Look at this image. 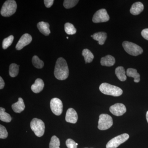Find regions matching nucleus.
<instances>
[{
	"mask_svg": "<svg viewBox=\"0 0 148 148\" xmlns=\"http://www.w3.org/2000/svg\"><path fill=\"white\" fill-rule=\"evenodd\" d=\"M5 82L1 77H0V89H2L5 86Z\"/></svg>",
	"mask_w": 148,
	"mask_h": 148,
	"instance_id": "obj_33",
	"label": "nucleus"
},
{
	"mask_svg": "<svg viewBox=\"0 0 148 148\" xmlns=\"http://www.w3.org/2000/svg\"><path fill=\"white\" fill-rule=\"evenodd\" d=\"M115 74L121 81L124 82L127 79L125 70L123 67L119 66L116 68L115 69Z\"/></svg>",
	"mask_w": 148,
	"mask_h": 148,
	"instance_id": "obj_20",
	"label": "nucleus"
},
{
	"mask_svg": "<svg viewBox=\"0 0 148 148\" xmlns=\"http://www.w3.org/2000/svg\"><path fill=\"white\" fill-rule=\"evenodd\" d=\"M30 126L37 137H41L43 135L45 131V125L42 120L37 118L33 119Z\"/></svg>",
	"mask_w": 148,
	"mask_h": 148,
	"instance_id": "obj_4",
	"label": "nucleus"
},
{
	"mask_svg": "<svg viewBox=\"0 0 148 148\" xmlns=\"http://www.w3.org/2000/svg\"><path fill=\"white\" fill-rule=\"evenodd\" d=\"M16 8L17 4L15 1L8 0L6 1L1 9V14L4 17H9L15 13Z\"/></svg>",
	"mask_w": 148,
	"mask_h": 148,
	"instance_id": "obj_3",
	"label": "nucleus"
},
{
	"mask_svg": "<svg viewBox=\"0 0 148 148\" xmlns=\"http://www.w3.org/2000/svg\"><path fill=\"white\" fill-rule=\"evenodd\" d=\"M54 76L59 80H64L68 77L69 69L66 60L62 57L57 59L54 71Z\"/></svg>",
	"mask_w": 148,
	"mask_h": 148,
	"instance_id": "obj_1",
	"label": "nucleus"
},
{
	"mask_svg": "<svg viewBox=\"0 0 148 148\" xmlns=\"http://www.w3.org/2000/svg\"><path fill=\"white\" fill-rule=\"evenodd\" d=\"M18 65L15 64H10L9 67V75L12 77H14L18 75L19 68Z\"/></svg>",
	"mask_w": 148,
	"mask_h": 148,
	"instance_id": "obj_23",
	"label": "nucleus"
},
{
	"mask_svg": "<svg viewBox=\"0 0 148 148\" xmlns=\"http://www.w3.org/2000/svg\"><path fill=\"white\" fill-rule=\"evenodd\" d=\"M77 120L78 115L76 111L72 108L68 109L66 113V121L70 123H75Z\"/></svg>",
	"mask_w": 148,
	"mask_h": 148,
	"instance_id": "obj_12",
	"label": "nucleus"
},
{
	"mask_svg": "<svg viewBox=\"0 0 148 148\" xmlns=\"http://www.w3.org/2000/svg\"><path fill=\"white\" fill-rule=\"evenodd\" d=\"M82 55L84 57L86 64L91 63L94 58L93 54L87 49H85L82 51Z\"/></svg>",
	"mask_w": 148,
	"mask_h": 148,
	"instance_id": "obj_21",
	"label": "nucleus"
},
{
	"mask_svg": "<svg viewBox=\"0 0 148 148\" xmlns=\"http://www.w3.org/2000/svg\"></svg>",
	"mask_w": 148,
	"mask_h": 148,
	"instance_id": "obj_37",
	"label": "nucleus"
},
{
	"mask_svg": "<svg viewBox=\"0 0 148 148\" xmlns=\"http://www.w3.org/2000/svg\"><path fill=\"white\" fill-rule=\"evenodd\" d=\"M14 38L13 36L11 35L3 40L2 43V47L4 49H7L11 45L13 41Z\"/></svg>",
	"mask_w": 148,
	"mask_h": 148,
	"instance_id": "obj_27",
	"label": "nucleus"
},
{
	"mask_svg": "<svg viewBox=\"0 0 148 148\" xmlns=\"http://www.w3.org/2000/svg\"><path fill=\"white\" fill-rule=\"evenodd\" d=\"M115 63V59L113 56L110 55L106 56L101 58V64L102 66L110 67Z\"/></svg>",
	"mask_w": 148,
	"mask_h": 148,
	"instance_id": "obj_17",
	"label": "nucleus"
},
{
	"mask_svg": "<svg viewBox=\"0 0 148 148\" xmlns=\"http://www.w3.org/2000/svg\"><path fill=\"white\" fill-rule=\"evenodd\" d=\"M146 119H147V121L148 123V111L147 112V114H146Z\"/></svg>",
	"mask_w": 148,
	"mask_h": 148,
	"instance_id": "obj_34",
	"label": "nucleus"
},
{
	"mask_svg": "<svg viewBox=\"0 0 148 148\" xmlns=\"http://www.w3.org/2000/svg\"><path fill=\"white\" fill-rule=\"evenodd\" d=\"M99 89L105 95H112L115 97L120 96L123 93L121 88L107 83H103L101 84Z\"/></svg>",
	"mask_w": 148,
	"mask_h": 148,
	"instance_id": "obj_2",
	"label": "nucleus"
},
{
	"mask_svg": "<svg viewBox=\"0 0 148 148\" xmlns=\"http://www.w3.org/2000/svg\"><path fill=\"white\" fill-rule=\"evenodd\" d=\"M66 145L68 148H77L78 145L77 143H76L73 140L71 139H68L66 142Z\"/></svg>",
	"mask_w": 148,
	"mask_h": 148,
	"instance_id": "obj_30",
	"label": "nucleus"
},
{
	"mask_svg": "<svg viewBox=\"0 0 148 148\" xmlns=\"http://www.w3.org/2000/svg\"><path fill=\"white\" fill-rule=\"evenodd\" d=\"M12 108L15 113H20L23 112L25 108V104L23 99L21 98H18V101L12 104Z\"/></svg>",
	"mask_w": 148,
	"mask_h": 148,
	"instance_id": "obj_15",
	"label": "nucleus"
},
{
	"mask_svg": "<svg viewBox=\"0 0 148 148\" xmlns=\"http://www.w3.org/2000/svg\"><path fill=\"white\" fill-rule=\"evenodd\" d=\"M110 16L105 9H101L97 11L92 17V21L95 23L106 22L108 21Z\"/></svg>",
	"mask_w": 148,
	"mask_h": 148,
	"instance_id": "obj_8",
	"label": "nucleus"
},
{
	"mask_svg": "<svg viewBox=\"0 0 148 148\" xmlns=\"http://www.w3.org/2000/svg\"><path fill=\"white\" fill-rule=\"evenodd\" d=\"M113 122L112 118L108 114H101L99 116L98 127L101 130H106L112 127Z\"/></svg>",
	"mask_w": 148,
	"mask_h": 148,
	"instance_id": "obj_6",
	"label": "nucleus"
},
{
	"mask_svg": "<svg viewBox=\"0 0 148 148\" xmlns=\"http://www.w3.org/2000/svg\"><path fill=\"white\" fill-rule=\"evenodd\" d=\"M50 108L54 114L60 115L63 112V103L59 98H52L50 101Z\"/></svg>",
	"mask_w": 148,
	"mask_h": 148,
	"instance_id": "obj_9",
	"label": "nucleus"
},
{
	"mask_svg": "<svg viewBox=\"0 0 148 148\" xmlns=\"http://www.w3.org/2000/svg\"><path fill=\"white\" fill-rule=\"evenodd\" d=\"M144 9V6L143 3L138 2L132 4L130 9V12L134 15H137L141 13Z\"/></svg>",
	"mask_w": 148,
	"mask_h": 148,
	"instance_id": "obj_13",
	"label": "nucleus"
},
{
	"mask_svg": "<svg viewBox=\"0 0 148 148\" xmlns=\"http://www.w3.org/2000/svg\"><path fill=\"white\" fill-rule=\"evenodd\" d=\"M37 27L40 32L45 36H49L50 34L49 24L47 22L40 21L37 24Z\"/></svg>",
	"mask_w": 148,
	"mask_h": 148,
	"instance_id": "obj_16",
	"label": "nucleus"
},
{
	"mask_svg": "<svg viewBox=\"0 0 148 148\" xmlns=\"http://www.w3.org/2000/svg\"><path fill=\"white\" fill-rule=\"evenodd\" d=\"M5 109L0 108V120L5 122L9 123L12 120V118L9 114L5 112Z\"/></svg>",
	"mask_w": 148,
	"mask_h": 148,
	"instance_id": "obj_22",
	"label": "nucleus"
},
{
	"mask_svg": "<svg viewBox=\"0 0 148 148\" xmlns=\"http://www.w3.org/2000/svg\"><path fill=\"white\" fill-rule=\"evenodd\" d=\"M60 140L59 138L56 136L54 135L51 137L50 143H49V148H60Z\"/></svg>",
	"mask_w": 148,
	"mask_h": 148,
	"instance_id": "obj_26",
	"label": "nucleus"
},
{
	"mask_svg": "<svg viewBox=\"0 0 148 148\" xmlns=\"http://www.w3.org/2000/svg\"><path fill=\"white\" fill-rule=\"evenodd\" d=\"M141 35L145 39L148 40V29L143 30L141 32Z\"/></svg>",
	"mask_w": 148,
	"mask_h": 148,
	"instance_id": "obj_32",
	"label": "nucleus"
},
{
	"mask_svg": "<svg viewBox=\"0 0 148 148\" xmlns=\"http://www.w3.org/2000/svg\"><path fill=\"white\" fill-rule=\"evenodd\" d=\"M67 38V39H69V37H67V38Z\"/></svg>",
	"mask_w": 148,
	"mask_h": 148,
	"instance_id": "obj_35",
	"label": "nucleus"
},
{
	"mask_svg": "<svg viewBox=\"0 0 148 148\" xmlns=\"http://www.w3.org/2000/svg\"><path fill=\"white\" fill-rule=\"evenodd\" d=\"M32 63L35 67L38 69H42L44 64L42 61L37 56H33L32 60Z\"/></svg>",
	"mask_w": 148,
	"mask_h": 148,
	"instance_id": "obj_25",
	"label": "nucleus"
},
{
	"mask_svg": "<svg viewBox=\"0 0 148 148\" xmlns=\"http://www.w3.org/2000/svg\"><path fill=\"white\" fill-rule=\"evenodd\" d=\"M107 38V34L106 32H99L93 35L92 38L98 41V44L102 45L104 44Z\"/></svg>",
	"mask_w": 148,
	"mask_h": 148,
	"instance_id": "obj_18",
	"label": "nucleus"
},
{
	"mask_svg": "<svg viewBox=\"0 0 148 148\" xmlns=\"http://www.w3.org/2000/svg\"><path fill=\"white\" fill-rule=\"evenodd\" d=\"M32 36L28 34L23 35L18 40L16 46V49L17 50H20L24 47L29 44L32 42Z\"/></svg>",
	"mask_w": 148,
	"mask_h": 148,
	"instance_id": "obj_11",
	"label": "nucleus"
},
{
	"mask_svg": "<svg viewBox=\"0 0 148 148\" xmlns=\"http://www.w3.org/2000/svg\"><path fill=\"white\" fill-rule=\"evenodd\" d=\"M91 37H92H92H93V35H92V36H91Z\"/></svg>",
	"mask_w": 148,
	"mask_h": 148,
	"instance_id": "obj_36",
	"label": "nucleus"
},
{
	"mask_svg": "<svg viewBox=\"0 0 148 148\" xmlns=\"http://www.w3.org/2000/svg\"><path fill=\"white\" fill-rule=\"evenodd\" d=\"M79 1L77 0H65L63 5L66 9H70L75 7Z\"/></svg>",
	"mask_w": 148,
	"mask_h": 148,
	"instance_id": "obj_28",
	"label": "nucleus"
},
{
	"mask_svg": "<svg viewBox=\"0 0 148 148\" xmlns=\"http://www.w3.org/2000/svg\"><path fill=\"white\" fill-rule=\"evenodd\" d=\"M129 138V135L124 133L118 135L111 139L106 145V148H116L121 144L127 141Z\"/></svg>",
	"mask_w": 148,
	"mask_h": 148,
	"instance_id": "obj_7",
	"label": "nucleus"
},
{
	"mask_svg": "<svg viewBox=\"0 0 148 148\" xmlns=\"http://www.w3.org/2000/svg\"><path fill=\"white\" fill-rule=\"evenodd\" d=\"M110 111L114 115L121 116L126 112V108L123 104L116 103L110 107Z\"/></svg>",
	"mask_w": 148,
	"mask_h": 148,
	"instance_id": "obj_10",
	"label": "nucleus"
},
{
	"mask_svg": "<svg viewBox=\"0 0 148 148\" xmlns=\"http://www.w3.org/2000/svg\"><path fill=\"white\" fill-rule=\"evenodd\" d=\"M44 2L46 7L49 8L53 5L54 1L53 0H45Z\"/></svg>",
	"mask_w": 148,
	"mask_h": 148,
	"instance_id": "obj_31",
	"label": "nucleus"
},
{
	"mask_svg": "<svg viewBox=\"0 0 148 148\" xmlns=\"http://www.w3.org/2000/svg\"><path fill=\"white\" fill-rule=\"evenodd\" d=\"M122 46L125 51L130 55L137 56L143 52L142 48L133 42L125 41L123 42Z\"/></svg>",
	"mask_w": 148,
	"mask_h": 148,
	"instance_id": "obj_5",
	"label": "nucleus"
},
{
	"mask_svg": "<svg viewBox=\"0 0 148 148\" xmlns=\"http://www.w3.org/2000/svg\"><path fill=\"white\" fill-rule=\"evenodd\" d=\"M126 73L127 76L131 77L134 79V82L136 83L140 82V75L137 72L136 69L130 68L127 69Z\"/></svg>",
	"mask_w": 148,
	"mask_h": 148,
	"instance_id": "obj_19",
	"label": "nucleus"
},
{
	"mask_svg": "<svg viewBox=\"0 0 148 148\" xmlns=\"http://www.w3.org/2000/svg\"><path fill=\"white\" fill-rule=\"evenodd\" d=\"M8 132L6 129L3 125H0V138L5 139L7 138L8 136Z\"/></svg>",
	"mask_w": 148,
	"mask_h": 148,
	"instance_id": "obj_29",
	"label": "nucleus"
},
{
	"mask_svg": "<svg viewBox=\"0 0 148 148\" xmlns=\"http://www.w3.org/2000/svg\"><path fill=\"white\" fill-rule=\"evenodd\" d=\"M44 83L41 79L38 78L31 86V89L34 93H38L42 91L44 87Z\"/></svg>",
	"mask_w": 148,
	"mask_h": 148,
	"instance_id": "obj_14",
	"label": "nucleus"
},
{
	"mask_svg": "<svg viewBox=\"0 0 148 148\" xmlns=\"http://www.w3.org/2000/svg\"><path fill=\"white\" fill-rule=\"evenodd\" d=\"M65 32L68 35H74L76 34V29L73 24L70 23H66L64 26Z\"/></svg>",
	"mask_w": 148,
	"mask_h": 148,
	"instance_id": "obj_24",
	"label": "nucleus"
}]
</instances>
